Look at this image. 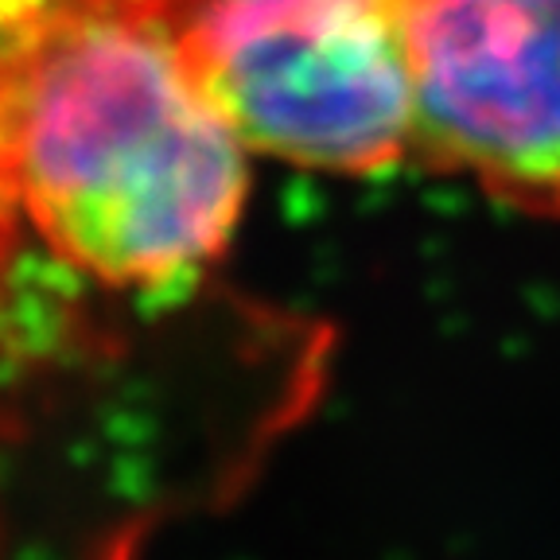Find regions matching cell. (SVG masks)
<instances>
[{"instance_id":"obj_2","label":"cell","mask_w":560,"mask_h":560,"mask_svg":"<svg viewBox=\"0 0 560 560\" xmlns=\"http://www.w3.org/2000/svg\"><path fill=\"white\" fill-rule=\"evenodd\" d=\"M412 164L560 219V0H417Z\"/></svg>"},{"instance_id":"obj_1","label":"cell","mask_w":560,"mask_h":560,"mask_svg":"<svg viewBox=\"0 0 560 560\" xmlns=\"http://www.w3.org/2000/svg\"><path fill=\"white\" fill-rule=\"evenodd\" d=\"M210 109L254 160L324 175L412 164L417 0H156Z\"/></svg>"}]
</instances>
